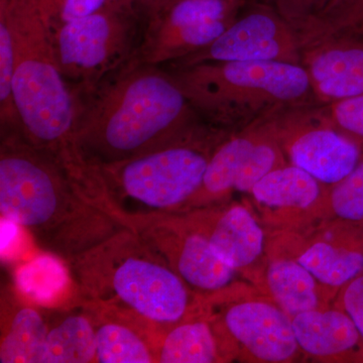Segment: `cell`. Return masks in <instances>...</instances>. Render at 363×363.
<instances>
[{"instance_id": "cell-1", "label": "cell", "mask_w": 363, "mask_h": 363, "mask_svg": "<svg viewBox=\"0 0 363 363\" xmlns=\"http://www.w3.org/2000/svg\"><path fill=\"white\" fill-rule=\"evenodd\" d=\"M74 99V143L98 166L156 150L204 121L167 69L138 58Z\"/></svg>"}, {"instance_id": "cell-2", "label": "cell", "mask_w": 363, "mask_h": 363, "mask_svg": "<svg viewBox=\"0 0 363 363\" xmlns=\"http://www.w3.org/2000/svg\"><path fill=\"white\" fill-rule=\"evenodd\" d=\"M0 213L66 262L130 229L79 192L56 154L18 133L1 135Z\"/></svg>"}, {"instance_id": "cell-3", "label": "cell", "mask_w": 363, "mask_h": 363, "mask_svg": "<svg viewBox=\"0 0 363 363\" xmlns=\"http://www.w3.org/2000/svg\"><path fill=\"white\" fill-rule=\"evenodd\" d=\"M67 264L83 300L135 315L162 334L204 311L205 298L131 229Z\"/></svg>"}, {"instance_id": "cell-4", "label": "cell", "mask_w": 363, "mask_h": 363, "mask_svg": "<svg viewBox=\"0 0 363 363\" xmlns=\"http://www.w3.org/2000/svg\"><path fill=\"white\" fill-rule=\"evenodd\" d=\"M13 44L14 104L21 135L58 154L73 140L76 104L55 50L52 0H0Z\"/></svg>"}, {"instance_id": "cell-5", "label": "cell", "mask_w": 363, "mask_h": 363, "mask_svg": "<svg viewBox=\"0 0 363 363\" xmlns=\"http://www.w3.org/2000/svg\"><path fill=\"white\" fill-rule=\"evenodd\" d=\"M205 123L238 130L291 107L318 104L303 65L206 62L167 69Z\"/></svg>"}, {"instance_id": "cell-6", "label": "cell", "mask_w": 363, "mask_h": 363, "mask_svg": "<svg viewBox=\"0 0 363 363\" xmlns=\"http://www.w3.org/2000/svg\"><path fill=\"white\" fill-rule=\"evenodd\" d=\"M227 131L203 121L156 150L99 166L109 214L130 229L140 219L183 211L201 188L210 159Z\"/></svg>"}, {"instance_id": "cell-7", "label": "cell", "mask_w": 363, "mask_h": 363, "mask_svg": "<svg viewBox=\"0 0 363 363\" xmlns=\"http://www.w3.org/2000/svg\"><path fill=\"white\" fill-rule=\"evenodd\" d=\"M145 28L142 11L111 6L55 26L60 70L73 95L92 89L138 58Z\"/></svg>"}, {"instance_id": "cell-8", "label": "cell", "mask_w": 363, "mask_h": 363, "mask_svg": "<svg viewBox=\"0 0 363 363\" xmlns=\"http://www.w3.org/2000/svg\"><path fill=\"white\" fill-rule=\"evenodd\" d=\"M271 121L290 164L324 185L342 180L360 162L357 143L327 121L320 104L281 109Z\"/></svg>"}, {"instance_id": "cell-9", "label": "cell", "mask_w": 363, "mask_h": 363, "mask_svg": "<svg viewBox=\"0 0 363 363\" xmlns=\"http://www.w3.org/2000/svg\"><path fill=\"white\" fill-rule=\"evenodd\" d=\"M135 231L193 292L207 298L235 286L240 272L222 262L205 236L187 225L178 214L140 219Z\"/></svg>"}, {"instance_id": "cell-10", "label": "cell", "mask_w": 363, "mask_h": 363, "mask_svg": "<svg viewBox=\"0 0 363 363\" xmlns=\"http://www.w3.org/2000/svg\"><path fill=\"white\" fill-rule=\"evenodd\" d=\"M284 62L302 65L293 26L269 4H255L206 47L169 64L180 68L206 62Z\"/></svg>"}, {"instance_id": "cell-11", "label": "cell", "mask_w": 363, "mask_h": 363, "mask_svg": "<svg viewBox=\"0 0 363 363\" xmlns=\"http://www.w3.org/2000/svg\"><path fill=\"white\" fill-rule=\"evenodd\" d=\"M212 297L224 303L217 318L225 335L257 362L281 363L295 359L300 352L292 318L272 298L235 297L227 291ZM210 298V297H209ZM207 309V308H206Z\"/></svg>"}, {"instance_id": "cell-12", "label": "cell", "mask_w": 363, "mask_h": 363, "mask_svg": "<svg viewBox=\"0 0 363 363\" xmlns=\"http://www.w3.org/2000/svg\"><path fill=\"white\" fill-rule=\"evenodd\" d=\"M176 214L205 236L215 255L235 271H247L264 252V229L243 205H207Z\"/></svg>"}, {"instance_id": "cell-13", "label": "cell", "mask_w": 363, "mask_h": 363, "mask_svg": "<svg viewBox=\"0 0 363 363\" xmlns=\"http://www.w3.org/2000/svg\"><path fill=\"white\" fill-rule=\"evenodd\" d=\"M301 54L318 104L363 94V35L310 40Z\"/></svg>"}, {"instance_id": "cell-14", "label": "cell", "mask_w": 363, "mask_h": 363, "mask_svg": "<svg viewBox=\"0 0 363 363\" xmlns=\"http://www.w3.org/2000/svg\"><path fill=\"white\" fill-rule=\"evenodd\" d=\"M94 322L96 362H156L157 347L162 333L152 324L128 314L83 301Z\"/></svg>"}, {"instance_id": "cell-15", "label": "cell", "mask_w": 363, "mask_h": 363, "mask_svg": "<svg viewBox=\"0 0 363 363\" xmlns=\"http://www.w3.org/2000/svg\"><path fill=\"white\" fill-rule=\"evenodd\" d=\"M13 284L21 300L47 311L83 302L68 264L51 253L40 252L18 264Z\"/></svg>"}, {"instance_id": "cell-16", "label": "cell", "mask_w": 363, "mask_h": 363, "mask_svg": "<svg viewBox=\"0 0 363 363\" xmlns=\"http://www.w3.org/2000/svg\"><path fill=\"white\" fill-rule=\"evenodd\" d=\"M267 117L222 140L210 159L201 188L182 212L216 204L233 192L241 167L262 135Z\"/></svg>"}, {"instance_id": "cell-17", "label": "cell", "mask_w": 363, "mask_h": 363, "mask_svg": "<svg viewBox=\"0 0 363 363\" xmlns=\"http://www.w3.org/2000/svg\"><path fill=\"white\" fill-rule=\"evenodd\" d=\"M300 350L315 358L342 357L354 350L360 334L352 320L341 310H311L292 318Z\"/></svg>"}, {"instance_id": "cell-18", "label": "cell", "mask_w": 363, "mask_h": 363, "mask_svg": "<svg viewBox=\"0 0 363 363\" xmlns=\"http://www.w3.org/2000/svg\"><path fill=\"white\" fill-rule=\"evenodd\" d=\"M221 332L205 306L204 311L174 325L162 335L157 347L156 362H223Z\"/></svg>"}, {"instance_id": "cell-19", "label": "cell", "mask_w": 363, "mask_h": 363, "mask_svg": "<svg viewBox=\"0 0 363 363\" xmlns=\"http://www.w3.org/2000/svg\"><path fill=\"white\" fill-rule=\"evenodd\" d=\"M52 311L43 363L96 362L94 322L84 303Z\"/></svg>"}, {"instance_id": "cell-20", "label": "cell", "mask_w": 363, "mask_h": 363, "mask_svg": "<svg viewBox=\"0 0 363 363\" xmlns=\"http://www.w3.org/2000/svg\"><path fill=\"white\" fill-rule=\"evenodd\" d=\"M13 301L14 304L2 312L0 362L43 363L48 318L40 308L25 302L16 294Z\"/></svg>"}, {"instance_id": "cell-21", "label": "cell", "mask_w": 363, "mask_h": 363, "mask_svg": "<svg viewBox=\"0 0 363 363\" xmlns=\"http://www.w3.org/2000/svg\"><path fill=\"white\" fill-rule=\"evenodd\" d=\"M323 185L305 169L286 164L260 179L250 194L264 206L305 210L323 197Z\"/></svg>"}, {"instance_id": "cell-22", "label": "cell", "mask_w": 363, "mask_h": 363, "mask_svg": "<svg viewBox=\"0 0 363 363\" xmlns=\"http://www.w3.org/2000/svg\"><path fill=\"white\" fill-rule=\"evenodd\" d=\"M318 284L311 272L297 259H274L267 267L269 296L291 318L321 308Z\"/></svg>"}, {"instance_id": "cell-23", "label": "cell", "mask_w": 363, "mask_h": 363, "mask_svg": "<svg viewBox=\"0 0 363 363\" xmlns=\"http://www.w3.org/2000/svg\"><path fill=\"white\" fill-rule=\"evenodd\" d=\"M297 260L318 283L330 288L347 285L363 272L362 252L327 241L313 243L298 255Z\"/></svg>"}, {"instance_id": "cell-24", "label": "cell", "mask_w": 363, "mask_h": 363, "mask_svg": "<svg viewBox=\"0 0 363 363\" xmlns=\"http://www.w3.org/2000/svg\"><path fill=\"white\" fill-rule=\"evenodd\" d=\"M296 33L300 45L323 38L363 35V0H332Z\"/></svg>"}, {"instance_id": "cell-25", "label": "cell", "mask_w": 363, "mask_h": 363, "mask_svg": "<svg viewBox=\"0 0 363 363\" xmlns=\"http://www.w3.org/2000/svg\"><path fill=\"white\" fill-rule=\"evenodd\" d=\"M329 193L334 214L346 221L363 220V162L357 168L333 184Z\"/></svg>"}, {"instance_id": "cell-26", "label": "cell", "mask_w": 363, "mask_h": 363, "mask_svg": "<svg viewBox=\"0 0 363 363\" xmlns=\"http://www.w3.org/2000/svg\"><path fill=\"white\" fill-rule=\"evenodd\" d=\"M324 116L350 138H363V94L320 104Z\"/></svg>"}, {"instance_id": "cell-27", "label": "cell", "mask_w": 363, "mask_h": 363, "mask_svg": "<svg viewBox=\"0 0 363 363\" xmlns=\"http://www.w3.org/2000/svg\"><path fill=\"white\" fill-rule=\"evenodd\" d=\"M272 6L298 32L323 13L332 0H271Z\"/></svg>"}, {"instance_id": "cell-28", "label": "cell", "mask_w": 363, "mask_h": 363, "mask_svg": "<svg viewBox=\"0 0 363 363\" xmlns=\"http://www.w3.org/2000/svg\"><path fill=\"white\" fill-rule=\"evenodd\" d=\"M108 6V0H52L55 26L86 18Z\"/></svg>"}, {"instance_id": "cell-29", "label": "cell", "mask_w": 363, "mask_h": 363, "mask_svg": "<svg viewBox=\"0 0 363 363\" xmlns=\"http://www.w3.org/2000/svg\"><path fill=\"white\" fill-rule=\"evenodd\" d=\"M344 286L341 296L343 311L352 320L363 340V274Z\"/></svg>"}, {"instance_id": "cell-30", "label": "cell", "mask_w": 363, "mask_h": 363, "mask_svg": "<svg viewBox=\"0 0 363 363\" xmlns=\"http://www.w3.org/2000/svg\"><path fill=\"white\" fill-rule=\"evenodd\" d=\"M173 0H140V9L145 16L159 11Z\"/></svg>"}, {"instance_id": "cell-31", "label": "cell", "mask_w": 363, "mask_h": 363, "mask_svg": "<svg viewBox=\"0 0 363 363\" xmlns=\"http://www.w3.org/2000/svg\"><path fill=\"white\" fill-rule=\"evenodd\" d=\"M108 2L111 6L140 9V0H108Z\"/></svg>"}]
</instances>
